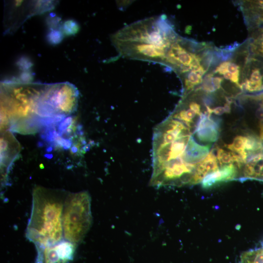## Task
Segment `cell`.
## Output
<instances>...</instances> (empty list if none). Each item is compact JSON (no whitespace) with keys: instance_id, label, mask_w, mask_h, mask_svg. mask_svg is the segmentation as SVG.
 Wrapping results in <instances>:
<instances>
[{"instance_id":"9c48e42d","label":"cell","mask_w":263,"mask_h":263,"mask_svg":"<svg viewBox=\"0 0 263 263\" xmlns=\"http://www.w3.org/2000/svg\"><path fill=\"white\" fill-rule=\"evenodd\" d=\"M209 115L202 113L195 131L198 138L203 142H214L218 138V125L210 118Z\"/></svg>"},{"instance_id":"d6986e66","label":"cell","mask_w":263,"mask_h":263,"mask_svg":"<svg viewBox=\"0 0 263 263\" xmlns=\"http://www.w3.org/2000/svg\"><path fill=\"white\" fill-rule=\"evenodd\" d=\"M230 102L227 101L225 105L222 107L219 106L216 107L214 109L210 108L207 106H206L207 107V112L208 114L210 115L212 113H214L215 114L217 115H221L225 113H229L230 111Z\"/></svg>"},{"instance_id":"7c38bea8","label":"cell","mask_w":263,"mask_h":263,"mask_svg":"<svg viewBox=\"0 0 263 263\" xmlns=\"http://www.w3.org/2000/svg\"><path fill=\"white\" fill-rule=\"evenodd\" d=\"M206 72L205 70L191 71L181 77L186 91H191L195 86L202 83V76Z\"/></svg>"},{"instance_id":"9a60e30c","label":"cell","mask_w":263,"mask_h":263,"mask_svg":"<svg viewBox=\"0 0 263 263\" xmlns=\"http://www.w3.org/2000/svg\"><path fill=\"white\" fill-rule=\"evenodd\" d=\"M226 72L230 73L239 77L241 75V69L240 65L231 60L222 62L214 71V74L221 75Z\"/></svg>"},{"instance_id":"ba28073f","label":"cell","mask_w":263,"mask_h":263,"mask_svg":"<svg viewBox=\"0 0 263 263\" xmlns=\"http://www.w3.org/2000/svg\"><path fill=\"white\" fill-rule=\"evenodd\" d=\"M242 10L247 25L252 31L263 26V0H245Z\"/></svg>"},{"instance_id":"ac0fdd59","label":"cell","mask_w":263,"mask_h":263,"mask_svg":"<svg viewBox=\"0 0 263 263\" xmlns=\"http://www.w3.org/2000/svg\"><path fill=\"white\" fill-rule=\"evenodd\" d=\"M217 159L220 165L230 164L233 162L231 152H228L222 149L217 150Z\"/></svg>"},{"instance_id":"30bf717a","label":"cell","mask_w":263,"mask_h":263,"mask_svg":"<svg viewBox=\"0 0 263 263\" xmlns=\"http://www.w3.org/2000/svg\"><path fill=\"white\" fill-rule=\"evenodd\" d=\"M209 150V145H200L190 136L182 160L186 164L197 165L207 155Z\"/></svg>"},{"instance_id":"277c9868","label":"cell","mask_w":263,"mask_h":263,"mask_svg":"<svg viewBox=\"0 0 263 263\" xmlns=\"http://www.w3.org/2000/svg\"><path fill=\"white\" fill-rule=\"evenodd\" d=\"M194 41L178 36L168 50L163 65L175 72L180 77L195 70H207L201 64L202 57Z\"/></svg>"},{"instance_id":"3957f363","label":"cell","mask_w":263,"mask_h":263,"mask_svg":"<svg viewBox=\"0 0 263 263\" xmlns=\"http://www.w3.org/2000/svg\"><path fill=\"white\" fill-rule=\"evenodd\" d=\"M91 202L90 195L86 191L68 194L62 216L65 240L75 244L83 240L92 225Z\"/></svg>"},{"instance_id":"7a4b0ae2","label":"cell","mask_w":263,"mask_h":263,"mask_svg":"<svg viewBox=\"0 0 263 263\" xmlns=\"http://www.w3.org/2000/svg\"><path fill=\"white\" fill-rule=\"evenodd\" d=\"M65 190L37 187L33 191L26 238L37 247L55 245L62 240V216L68 195Z\"/></svg>"},{"instance_id":"2e32d148","label":"cell","mask_w":263,"mask_h":263,"mask_svg":"<svg viewBox=\"0 0 263 263\" xmlns=\"http://www.w3.org/2000/svg\"><path fill=\"white\" fill-rule=\"evenodd\" d=\"M244 148L245 150L250 151H258L263 149V146L259 139L249 135L244 137Z\"/></svg>"},{"instance_id":"5bb4252c","label":"cell","mask_w":263,"mask_h":263,"mask_svg":"<svg viewBox=\"0 0 263 263\" xmlns=\"http://www.w3.org/2000/svg\"><path fill=\"white\" fill-rule=\"evenodd\" d=\"M223 77L214 76L213 73H209L203 79L202 88L207 93H212L221 87Z\"/></svg>"},{"instance_id":"52a82bcc","label":"cell","mask_w":263,"mask_h":263,"mask_svg":"<svg viewBox=\"0 0 263 263\" xmlns=\"http://www.w3.org/2000/svg\"><path fill=\"white\" fill-rule=\"evenodd\" d=\"M20 150V146L11 131L2 132L0 136V166L2 176L5 178L11 164L17 157Z\"/></svg>"},{"instance_id":"ffe728a7","label":"cell","mask_w":263,"mask_h":263,"mask_svg":"<svg viewBox=\"0 0 263 263\" xmlns=\"http://www.w3.org/2000/svg\"><path fill=\"white\" fill-rule=\"evenodd\" d=\"M196 113L197 115L202 114L200 105L195 101H191L188 102V105Z\"/></svg>"},{"instance_id":"6da1fadb","label":"cell","mask_w":263,"mask_h":263,"mask_svg":"<svg viewBox=\"0 0 263 263\" xmlns=\"http://www.w3.org/2000/svg\"><path fill=\"white\" fill-rule=\"evenodd\" d=\"M178 37L166 16L161 15L125 26L111 38L121 56L163 65L168 50Z\"/></svg>"},{"instance_id":"8fae6325","label":"cell","mask_w":263,"mask_h":263,"mask_svg":"<svg viewBox=\"0 0 263 263\" xmlns=\"http://www.w3.org/2000/svg\"><path fill=\"white\" fill-rule=\"evenodd\" d=\"M236 175V168L232 164L225 165L221 169L209 173L202 180L204 188H209L215 184L233 179Z\"/></svg>"},{"instance_id":"44dd1931","label":"cell","mask_w":263,"mask_h":263,"mask_svg":"<svg viewBox=\"0 0 263 263\" xmlns=\"http://www.w3.org/2000/svg\"><path fill=\"white\" fill-rule=\"evenodd\" d=\"M260 138L263 140V121H260Z\"/></svg>"},{"instance_id":"e0dca14e","label":"cell","mask_w":263,"mask_h":263,"mask_svg":"<svg viewBox=\"0 0 263 263\" xmlns=\"http://www.w3.org/2000/svg\"><path fill=\"white\" fill-rule=\"evenodd\" d=\"M225 146L232 152H239L244 150V136H237L234 138L232 144Z\"/></svg>"},{"instance_id":"4fadbf2b","label":"cell","mask_w":263,"mask_h":263,"mask_svg":"<svg viewBox=\"0 0 263 263\" xmlns=\"http://www.w3.org/2000/svg\"><path fill=\"white\" fill-rule=\"evenodd\" d=\"M249 48L252 55L263 58V26L252 30Z\"/></svg>"},{"instance_id":"8992f818","label":"cell","mask_w":263,"mask_h":263,"mask_svg":"<svg viewBox=\"0 0 263 263\" xmlns=\"http://www.w3.org/2000/svg\"><path fill=\"white\" fill-rule=\"evenodd\" d=\"M75 245L65 239L53 245L37 247V263H68L73 258Z\"/></svg>"},{"instance_id":"5b68a950","label":"cell","mask_w":263,"mask_h":263,"mask_svg":"<svg viewBox=\"0 0 263 263\" xmlns=\"http://www.w3.org/2000/svg\"><path fill=\"white\" fill-rule=\"evenodd\" d=\"M240 88L249 92L263 90V58L252 55L246 60L242 72Z\"/></svg>"}]
</instances>
